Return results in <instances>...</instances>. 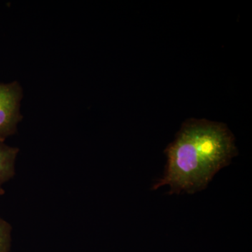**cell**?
<instances>
[{"label":"cell","instance_id":"6da1fadb","mask_svg":"<svg viewBox=\"0 0 252 252\" xmlns=\"http://www.w3.org/2000/svg\"><path fill=\"white\" fill-rule=\"evenodd\" d=\"M165 153V174L152 189L167 185L171 193H193L205 189L238 152L233 134L224 124L190 119L183 124Z\"/></svg>","mask_w":252,"mask_h":252},{"label":"cell","instance_id":"7a4b0ae2","mask_svg":"<svg viewBox=\"0 0 252 252\" xmlns=\"http://www.w3.org/2000/svg\"><path fill=\"white\" fill-rule=\"evenodd\" d=\"M23 89L17 81L0 84V142H4L17 131L18 123L23 119L20 107Z\"/></svg>","mask_w":252,"mask_h":252},{"label":"cell","instance_id":"3957f363","mask_svg":"<svg viewBox=\"0 0 252 252\" xmlns=\"http://www.w3.org/2000/svg\"><path fill=\"white\" fill-rule=\"evenodd\" d=\"M19 149L0 142V195L5 191L2 185L15 175V161Z\"/></svg>","mask_w":252,"mask_h":252},{"label":"cell","instance_id":"277c9868","mask_svg":"<svg viewBox=\"0 0 252 252\" xmlns=\"http://www.w3.org/2000/svg\"><path fill=\"white\" fill-rule=\"evenodd\" d=\"M12 227L0 217V252H9L11 248Z\"/></svg>","mask_w":252,"mask_h":252}]
</instances>
